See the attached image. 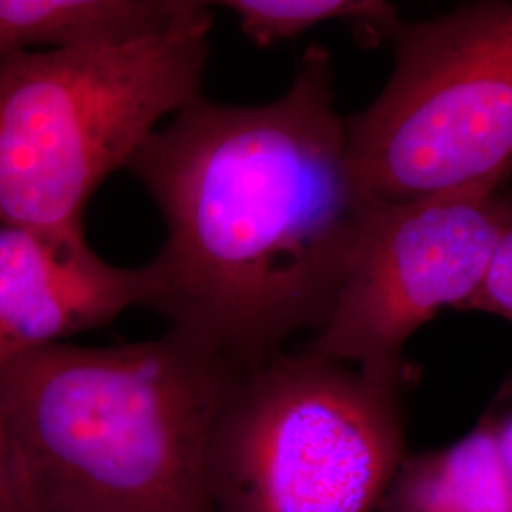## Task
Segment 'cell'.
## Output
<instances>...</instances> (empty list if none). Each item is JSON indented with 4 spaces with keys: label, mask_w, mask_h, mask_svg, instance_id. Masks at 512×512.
<instances>
[{
    "label": "cell",
    "mask_w": 512,
    "mask_h": 512,
    "mask_svg": "<svg viewBox=\"0 0 512 512\" xmlns=\"http://www.w3.org/2000/svg\"><path fill=\"white\" fill-rule=\"evenodd\" d=\"M164 219L145 308L249 372L323 329L366 203L323 44L262 105L198 95L129 162Z\"/></svg>",
    "instance_id": "cell-1"
},
{
    "label": "cell",
    "mask_w": 512,
    "mask_h": 512,
    "mask_svg": "<svg viewBox=\"0 0 512 512\" xmlns=\"http://www.w3.org/2000/svg\"><path fill=\"white\" fill-rule=\"evenodd\" d=\"M378 512H512L494 412L446 446L406 454Z\"/></svg>",
    "instance_id": "cell-9"
},
{
    "label": "cell",
    "mask_w": 512,
    "mask_h": 512,
    "mask_svg": "<svg viewBox=\"0 0 512 512\" xmlns=\"http://www.w3.org/2000/svg\"><path fill=\"white\" fill-rule=\"evenodd\" d=\"M393 44L384 90L344 116L349 175L363 202L509 186L512 2H473L403 25Z\"/></svg>",
    "instance_id": "cell-5"
},
{
    "label": "cell",
    "mask_w": 512,
    "mask_h": 512,
    "mask_svg": "<svg viewBox=\"0 0 512 512\" xmlns=\"http://www.w3.org/2000/svg\"><path fill=\"white\" fill-rule=\"evenodd\" d=\"M154 287L147 264L116 266L82 232L0 226V370L21 355L101 329L145 308Z\"/></svg>",
    "instance_id": "cell-7"
},
{
    "label": "cell",
    "mask_w": 512,
    "mask_h": 512,
    "mask_svg": "<svg viewBox=\"0 0 512 512\" xmlns=\"http://www.w3.org/2000/svg\"><path fill=\"white\" fill-rule=\"evenodd\" d=\"M511 222L509 186L366 205L329 319L306 349L401 391L408 340L444 308L467 311Z\"/></svg>",
    "instance_id": "cell-6"
},
{
    "label": "cell",
    "mask_w": 512,
    "mask_h": 512,
    "mask_svg": "<svg viewBox=\"0 0 512 512\" xmlns=\"http://www.w3.org/2000/svg\"><path fill=\"white\" fill-rule=\"evenodd\" d=\"M245 372L181 330L71 342L0 370V416L27 512H215L207 454Z\"/></svg>",
    "instance_id": "cell-2"
},
{
    "label": "cell",
    "mask_w": 512,
    "mask_h": 512,
    "mask_svg": "<svg viewBox=\"0 0 512 512\" xmlns=\"http://www.w3.org/2000/svg\"><path fill=\"white\" fill-rule=\"evenodd\" d=\"M205 6L200 0H0V65L29 52L156 35Z\"/></svg>",
    "instance_id": "cell-8"
},
{
    "label": "cell",
    "mask_w": 512,
    "mask_h": 512,
    "mask_svg": "<svg viewBox=\"0 0 512 512\" xmlns=\"http://www.w3.org/2000/svg\"><path fill=\"white\" fill-rule=\"evenodd\" d=\"M467 311H484L512 323V222L495 247L488 275Z\"/></svg>",
    "instance_id": "cell-11"
},
{
    "label": "cell",
    "mask_w": 512,
    "mask_h": 512,
    "mask_svg": "<svg viewBox=\"0 0 512 512\" xmlns=\"http://www.w3.org/2000/svg\"><path fill=\"white\" fill-rule=\"evenodd\" d=\"M0 512H27L14 448L0 416Z\"/></svg>",
    "instance_id": "cell-12"
},
{
    "label": "cell",
    "mask_w": 512,
    "mask_h": 512,
    "mask_svg": "<svg viewBox=\"0 0 512 512\" xmlns=\"http://www.w3.org/2000/svg\"><path fill=\"white\" fill-rule=\"evenodd\" d=\"M213 8L148 37L0 65V226L82 232L95 190L202 95Z\"/></svg>",
    "instance_id": "cell-3"
},
{
    "label": "cell",
    "mask_w": 512,
    "mask_h": 512,
    "mask_svg": "<svg viewBox=\"0 0 512 512\" xmlns=\"http://www.w3.org/2000/svg\"><path fill=\"white\" fill-rule=\"evenodd\" d=\"M234 14L239 31L258 48L302 37L315 27L340 21L359 42L378 46L403 29L399 8L384 0H224L215 2Z\"/></svg>",
    "instance_id": "cell-10"
},
{
    "label": "cell",
    "mask_w": 512,
    "mask_h": 512,
    "mask_svg": "<svg viewBox=\"0 0 512 512\" xmlns=\"http://www.w3.org/2000/svg\"><path fill=\"white\" fill-rule=\"evenodd\" d=\"M406 454L399 391L283 351L220 406L207 486L215 512H378Z\"/></svg>",
    "instance_id": "cell-4"
},
{
    "label": "cell",
    "mask_w": 512,
    "mask_h": 512,
    "mask_svg": "<svg viewBox=\"0 0 512 512\" xmlns=\"http://www.w3.org/2000/svg\"><path fill=\"white\" fill-rule=\"evenodd\" d=\"M495 416V439H497V448L499 456L503 461V469L509 478V484L512 488V408L507 412L494 410Z\"/></svg>",
    "instance_id": "cell-13"
}]
</instances>
